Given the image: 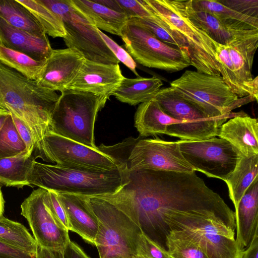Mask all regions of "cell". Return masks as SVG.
Masks as SVG:
<instances>
[{"instance_id": "obj_1", "label": "cell", "mask_w": 258, "mask_h": 258, "mask_svg": "<svg viewBox=\"0 0 258 258\" xmlns=\"http://www.w3.org/2000/svg\"><path fill=\"white\" fill-rule=\"evenodd\" d=\"M123 170L124 184L115 192L97 197L123 212L165 250L167 223L176 215L210 218L235 230V212L195 172Z\"/></svg>"}, {"instance_id": "obj_2", "label": "cell", "mask_w": 258, "mask_h": 258, "mask_svg": "<svg viewBox=\"0 0 258 258\" xmlns=\"http://www.w3.org/2000/svg\"><path fill=\"white\" fill-rule=\"evenodd\" d=\"M59 97L55 91L0 63V108L25 122L36 144L50 132L51 115Z\"/></svg>"}, {"instance_id": "obj_3", "label": "cell", "mask_w": 258, "mask_h": 258, "mask_svg": "<svg viewBox=\"0 0 258 258\" xmlns=\"http://www.w3.org/2000/svg\"><path fill=\"white\" fill-rule=\"evenodd\" d=\"M33 184L56 193L87 197L113 194L125 183L124 170L85 171L34 161L28 176Z\"/></svg>"}, {"instance_id": "obj_4", "label": "cell", "mask_w": 258, "mask_h": 258, "mask_svg": "<svg viewBox=\"0 0 258 258\" xmlns=\"http://www.w3.org/2000/svg\"><path fill=\"white\" fill-rule=\"evenodd\" d=\"M99 150L111 158L120 168L127 171L139 169L196 172L182 155L177 141L158 137H130L112 146L101 144Z\"/></svg>"}, {"instance_id": "obj_5", "label": "cell", "mask_w": 258, "mask_h": 258, "mask_svg": "<svg viewBox=\"0 0 258 258\" xmlns=\"http://www.w3.org/2000/svg\"><path fill=\"white\" fill-rule=\"evenodd\" d=\"M143 4L169 29L186 41L191 65L197 71L221 75L214 41L187 17L184 0H141Z\"/></svg>"}, {"instance_id": "obj_6", "label": "cell", "mask_w": 258, "mask_h": 258, "mask_svg": "<svg viewBox=\"0 0 258 258\" xmlns=\"http://www.w3.org/2000/svg\"><path fill=\"white\" fill-rule=\"evenodd\" d=\"M182 98L210 118H218L255 100L238 98L221 75L186 70L170 83Z\"/></svg>"}, {"instance_id": "obj_7", "label": "cell", "mask_w": 258, "mask_h": 258, "mask_svg": "<svg viewBox=\"0 0 258 258\" xmlns=\"http://www.w3.org/2000/svg\"><path fill=\"white\" fill-rule=\"evenodd\" d=\"M97 218L99 228L95 241L100 258H136L142 232L123 212L96 197H87Z\"/></svg>"}, {"instance_id": "obj_8", "label": "cell", "mask_w": 258, "mask_h": 258, "mask_svg": "<svg viewBox=\"0 0 258 258\" xmlns=\"http://www.w3.org/2000/svg\"><path fill=\"white\" fill-rule=\"evenodd\" d=\"M105 104L92 93L65 90L61 92L52 112L50 132L97 149L94 125L98 112Z\"/></svg>"}, {"instance_id": "obj_9", "label": "cell", "mask_w": 258, "mask_h": 258, "mask_svg": "<svg viewBox=\"0 0 258 258\" xmlns=\"http://www.w3.org/2000/svg\"><path fill=\"white\" fill-rule=\"evenodd\" d=\"M216 59L221 66V76L238 98L252 96L258 99V77L251 71L258 46V29L237 31L227 45L214 41Z\"/></svg>"}, {"instance_id": "obj_10", "label": "cell", "mask_w": 258, "mask_h": 258, "mask_svg": "<svg viewBox=\"0 0 258 258\" xmlns=\"http://www.w3.org/2000/svg\"><path fill=\"white\" fill-rule=\"evenodd\" d=\"M62 22L66 46L85 60L117 64L119 61L106 45L94 26L72 4L71 0H39Z\"/></svg>"}, {"instance_id": "obj_11", "label": "cell", "mask_w": 258, "mask_h": 258, "mask_svg": "<svg viewBox=\"0 0 258 258\" xmlns=\"http://www.w3.org/2000/svg\"><path fill=\"white\" fill-rule=\"evenodd\" d=\"M154 99L165 113L183 122L169 125L165 135L183 140L201 141L218 136L221 126L228 119L244 113L232 112L218 118H208L171 86L161 89Z\"/></svg>"}, {"instance_id": "obj_12", "label": "cell", "mask_w": 258, "mask_h": 258, "mask_svg": "<svg viewBox=\"0 0 258 258\" xmlns=\"http://www.w3.org/2000/svg\"><path fill=\"white\" fill-rule=\"evenodd\" d=\"M120 37L133 59L143 66L174 73L191 65L187 49L162 42L133 19H128Z\"/></svg>"}, {"instance_id": "obj_13", "label": "cell", "mask_w": 258, "mask_h": 258, "mask_svg": "<svg viewBox=\"0 0 258 258\" xmlns=\"http://www.w3.org/2000/svg\"><path fill=\"white\" fill-rule=\"evenodd\" d=\"M167 231L168 234L198 244L208 258H240L243 251L236 241L235 231L211 219L180 215L170 221Z\"/></svg>"}, {"instance_id": "obj_14", "label": "cell", "mask_w": 258, "mask_h": 258, "mask_svg": "<svg viewBox=\"0 0 258 258\" xmlns=\"http://www.w3.org/2000/svg\"><path fill=\"white\" fill-rule=\"evenodd\" d=\"M35 149L38 157L64 168L94 171L119 168L111 158L98 148L88 147L51 132L36 144Z\"/></svg>"}, {"instance_id": "obj_15", "label": "cell", "mask_w": 258, "mask_h": 258, "mask_svg": "<svg viewBox=\"0 0 258 258\" xmlns=\"http://www.w3.org/2000/svg\"><path fill=\"white\" fill-rule=\"evenodd\" d=\"M177 142L182 155L195 171L224 181L241 157L234 147L220 138L201 141L180 140Z\"/></svg>"}, {"instance_id": "obj_16", "label": "cell", "mask_w": 258, "mask_h": 258, "mask_svg": "<svg viewBox=\"0 0 258 258\" xmlns=\"http://www.w3.org/2000/svg\"><path fill=\"white\" fill-rule=\"evenodd\" d=\"M45 189L34 190L22 203L21 215L27 220L38 246L63 251L71 240L69 230L56 222L45 206Z\"/></svg>"}, {"instance_id": "obj_17", "label": "cell", "mask_w": 258, "mask_h": 258, "mask_svg": "<svg viewBox=\"0 0 258 258\" xmlns=\"http://www.w3.org/2000/svg\"><path fill=\"white\" fill-rule=\"evenodd\" d=\"M124 78L118 64H106L85 59L66 90L92 93L105 104Z\"/></svg>"}, {"instance_id": "obj_18", "label": "cell", "mask_w": 258, "mask_h": 258, "mask_svg": "<svg viewBox=\"0 0 258 258\" xmlns=\"http://www.w3.org/2000/svg\"><path fill=\"white\" fill-rule=\"evenodd\" d=\"M84 60L68 48L53 49L36 81L44 88L62 92L76 77Z\"/></svg>"}, {"instance_id": "obj_19", "label": "cell", "mask_w": 258, "mask_h": 258, "mask_svg": "<svg viewBox=\"0 0 258 258\" xmlns=\"http://www.w3.org/2000/svg\"><path fill=\"white\" fill-rule=\"evenodd\" d=\"M56 194L67 214L69 230L77 233L86 242L95 245L99 223L86 196Z\"/></svg>"}, {"instance_id": "obj_20", "label": "cell", "mask_w": 258, "mask_h": 258, "mask_svg": "<svg viewBox=\"0 0 258 258\" xmlns=\"http://www.w3.org/2000/svg\"><path fill=\"white\" fill-rule=\"evenodd\" d=\"M218 136L229 142L242 156L258 155L257 120L245 113L224 122Z\"/></svg>"}, {"instance_id": "obj_21", "label": "cell", "mask_w": 258, "mask_h": 258, "mask_svg": "<svg viewBox=\"0 0 258 258\" xmlns=\"http://www.w3.org/2000/svg\"><path fill=\"white\" fill-rule=\"evenodd\" d=\"M0 43L38 61H45L52 48L47 36L38 37L16 28L0 17Z\"/></svg>"}, {"instance_id": "obj_22", "label": "cell", "mask_w": 258, "mask_h": 258, "mask_svg": "<svg viewBox=\"0 0 258 258\" xmlns=\"http://www.w3.org/2000/svg\"><path fill=\"white\" fill-rule=\"evenodd\" d=\"M235 209V240L243 250L258 230V178L248 187Z\"/></svg>"}, {"instance_id": "obj_23", "label": "cell", "mask_w": 258, "mask_h": 258, "mask_svg": "<svg viewBox=\"0 0 258 258\" xmlns=\"http://www.w3.org/2000/svg\"><path fill=\"white\" fill-rule=\"evenodd\" d=\"M72 4L99 30L120 36L128 20L124 14L99 3L98 0H71Z\"/></svg>"}, {"instance_id": "obj_24", "label": "cell", "mask_w": 258, "mask_h": 258, "mask_svg": "<svg viewBox=\"0 0 258 258\" xmlns=\"http://www.w3.org/2000/svg\"><path fill=\"white\" fill-rule=\"evenodd\" d=\"M183 122L165 113L154 99L142 103L135 115V126L141 137L165 134L171 124Z\"/></svg>"}, {"instance_id": "obj_25", "label": "cell", "mask_w": 258, "mask_h": 258, "mask_svg": "<svg viewBox=\"0 0 258 258\" xmlns=\"http://www.w3.org/2000/svg\"><path fill=\"white\" fill-rule=\"evenodd\" d=\"M162 85L161 80L156 77H124L112 95L121 102L136 105L153 99Z\"/></svg>"}, {"instance_id": "obj_26", "label": "cell", "mask_w": 258, "mask_h": 258, "mask_svg": "<svg viewBox=\"0 0 258 258\" xmlns=\"http://www.w3.org/2000/svg\"><path fill=\"white\" fill-rule=\"evenodd\" d=\"M191 7L216 17L231 30L258 29V18L246 16L225 6L218 1L190 0Z\"/></svg>"}, {"instance_id": "obj_27", "label": "cell", "mask_w": 258, "mask_h": 258, "mask_svg": "<svg viewBox=\"0 0 258 258\" xmlns=\"http://www.w3.org/2000/svg\"><path fill=\"white\" fill-rule=\"evenodd\" d=\"M257 164L258 155L241 156L234 170L225 180L235 209L248 187L258 178Z\"/></svg>"}, {"instance_id": "obj_28", "label": "cell", "mask_w": 258, "mask_h": 258, "mask_svg": "<svg viewBox=\"0 0 258 258\" xmlns=\"http://www.w3.org/2000/svg\"><path fill=\"white\" fill-rule=\"evenodd\" d=\"M33 152L26 149L15 156L0 159V183L18 188L30 185L28 176L35 160Z\"/></svg>"}, {"instance_id": "obj_29", "label": "cell", "mask_w": 258, "mask_h": 258, "mask_svg": "<svg viewBox=\"0 0 258 258\" xmlns=\"http://www.w3.org/2000/svg\"><path fill=\"white\" fill-rule=\"evenodd\" d=\"M184 4L185 13L189 19L218 43L227 45L238 31L229 30L213 15L194 9L190 0H184Z\"/></svg>"}, {"instance_id": "obj_30", "label": "cell", "mask_w": 258, "mask_h": 258, "mask_svg": "<svg viewBox=\"0 0 258 258\" xmlns=\"http://www.w3.org/2000/svg\"><path fill=\"white\" fill-rule=\"evenodd\" d=\"M0 17L11 25L38 37H45L32 13L18 0H0Z\"/></svg>"}, {"instance_id": "obj_31", "label": "cell", "mask_w": 258, "mask_h": 258, "mask_svg": "<svg viewBox=\"0 0 258 258\" xmlns=\"http://www.w3.org/2000/svg\"><path fill=\"white\" fill-rule=\"evenodd\" d=\"M0 240L36 255L38 245L28 229L21 223L4 216L0 218Z\"/></svg>"}, {"instance_id": "obj_32", "label": "cell", "mask_w": 258, "mask_h": 258, "mask_svg": "<svg viewBox=\"0 0 258 258\" xmlns=\"http://www.w3.org/2000/svg\"><path fill=\"white\" fill-rule=\"evenodd\" d=\"M45 61L36 60L24 53L7 48L0 43V63L29 79L37 80Z\"/></svg>"}, {"instance_id": "obj_33", "label": "cell", "mask_w": 258, "mask_h": 258, "mask_svg": "<svg viewBox=\"0 0 258 258\" xmlns=\"http://www.w3.org/2000/svg\"><path fill=\"white\" fill-rule=\"evenodd\" d=\"M34 16L46 35L64 38V28L60 18L39 0H18Z\"/></svg>"}, {"instance_id": "obj_34", "label": "cell", "mask_w": 258, "mask_h": 258, "mask_svg": "<svg viewBox=\"0 0 258 258\" xmlns=\"http://www.w3.org/2000/svg\"><path fill=\"white\" fill-rule=\"evenodd\" d=\"M26 149L10 113L0 130V159L15 156Z\"/></svg>"}, {"instance_id": "obj_35", "label": "cell", "mask_w": 258, "mask_h": 258, "mask_svg": "<svg viewBox=\"0 0 258 258\" xmlns=\"http://www.w3.org/2000/svg\"><path fill=\"white\" fill-rule=\"evenodd\" d=\"M98 2L118 12L124 14L130 19H149L160 26V19L147 8L141 0H99Z\"/></svg>"}, {"instance_id": "obj_36", "label": "cell", "mask_w": 258, "mask_h": 258, "mask_svg": "<svg viewBox=\"0 0 258 258\" xmlns=\"http://www.w3.org/2000/svg\"><path fill=\"white\" fill-rule=\"evenodd\" d=\"M166 246L169 258H208L198 244L171 234L166 236Z\"/></svg>"}, {"instance_id": "obj_37", "label": "cell", "mask_w": 258, "mask_h": 258, "mask_svg": "<svg viewBox=\"0 0 258 258\" xmlns=\"http://www.w3.org/2000/svg\"><path fill=\"white\" fill-rule=\"evenodd\" d=\"M132 19L150 32L158 40L169 45L187 50V44L185 40L176 32L165 29L149 19Z\"/></svg>"}, {"instance_id": "obj_38", "label": "cell", "mask_w": 258, "mask_h": 258, "mask_svg": "<svg viewBox=\"0 0 258 258\" xmlns=\"http://www.w3.org/2000/svg\"><path fill=\"white\" fill-rule=\"evenodd\" d=\"M43 201L56 222L62 228L69 230L67 214L58 198L57 194L45 189L43 195Z\"/></svg>"}, {"instance_id": "obj_39", "label": "cell", "mask_w": 258, "mask_h": 258, "mask_svg": "<svg viewBox=\"0 0 258 258\" xmlns=\"http://www.w3.org/2000/svg\"><path fill=\"white\" fill-rule=\"evenodd\" d=\"M98 33L108 47L117 59L128 68L137 77L140 76L136 71L137 64L130 54L112 39L98 29Z\"/></svg>"}, {"instance_id": "obj_40", "label": "cell", "mask_w": 258, "mask_h": 258, "mask_svg": "<svg viewBox=\"0 0 258 258\" xmlns=\"http://www.w3.org/2000/svg\"><path fill=\"white\" fill-rule=\"evenodd\" d=\"M218 2L239 13L258 18V0H219Z\"/></svg>"}, {"instance_id": "obj_41", "label": "cell", "mask_w": 258, "mask_h": 258, "mask_svg": "<svg viewBox=\"0 0 258 258\" xmlns=\"http://www.w3.org/2000/svg\"><path fill=\"white\" fill-rule=\"evenodd\" d=\"M139 254L148 258H169L167 251L143 234L140 243Z\"/></svg>"}, {"instance_id": "obj_42", "label": "cell", "mask_w": 258, "mask_h": 258, "mask_svg": "<svg viewBox=\"0 0 258 258\" xmlns=\"http://www.w3.org/2000/svg\"><path fill=\"white\" fill-rule=\"evenodd\" d=\"M10 113L16 128L25 144L27 149L34 150L35 149L36 142L31 129L25 122L13 113Z\"/></svg>"}, {"instance_id": "obj_43", "label": "cell", "mask_w": 258, "mask_h": 258, "mask_svg": "<svg viewBox=\"0 0 258 258\" xmlns=\"http://www.w3.org/2000/svg\"><path fill=\"white\" fill-rule=\"evenodd\" d=\"M0 258H36L32 255L0 240Z\"/></svg>"}, {"instance_id": "obj_44", "label": "cell", "mask_w": 258, "mask_h": 258, "mask_svg": "<svg viewBox=\"0 0 258 258\" xmlns=\"http://www.w3.org/2000/svg\"><path fill=\"white\" fill-rule=\"evenodd\" d=\"M64 258H91L75 242L70 240L63 250Z\"/></svg>"}, {"instance_id": "obj_45", "label": "cell", "mask_w": 258, "mask_h": 258, "mask_svg": "<svg viewBox=\"0 0 258 258\" xmlns=\"http://www.w3.org/2000/svg\"><path fill=\"white\" fill-rule=\"evenodd\" d=\"M240 258H258V230L255 232L249 245L242 251Z\"/></svg>"}, {"instance_id": "obj_46", "label": "cell", "mask_w": 258, "mask_h": 258, "mask_svg": "<svg viewBox=\"0 0 258 258\" xmlns=\"http://www.w3.org/2000/svg\"><path fill=\"white\" fill-rule=\"evenodd\" d=\"M36 258H64L63 251L48 249L40 246L37 247Z\"/></svg>"}, {"instance_id": "obj_47", "label": "cell", "mask_w": 258, "mask_h": 258, "mask_svg": "<svg viewBox=\"0 0 258 258\" xmlns=\"http://www.w3.org/2000/svg\"><path fill=\"white\" fill-rule=\"evenodd\" d=\"M10 114L8 110L0 108V130Z\"/></svg>"}, {"instance_id": "obj_48", "label": "cell", "mask_w": 258, "mask_h": 258, "mask_svg": "<svg viewBox=\"0 0 258 258\" xmlns=\"http://www.w3.org/2000/svg\"><path fill=\"white\" fill-rule=\"evenodd\" d=\"M5 207V200L0 186V218L3 216Z\"/></svg>"}, {"instance_id": "obj_49", "label": "cell", "mask_w": 258, "mask_h": 258, "mask_svg": "<svg viewBox=\"0 0 258 258\" xmlns=\"http://www.w3.org/2000/svg\"><path fill=\"white\" fill-rule=\"evenodd\" d=\"M136 258H148V257L143 256L142 255L139 254L137 256Z\"/></svg>"}, {"instance_id": "obj_50", "label": "cell", "mask_w": 258, "mask_h": 258, "mask_svg": "<svg viewBox=\"0 0 258 258\" xmlns=\"http://www.w3.org/2000/svg\"><path fill=\"white\" fill-rule=\"evenodd\" d=\"M118 258H124V257H118Z\"/></svg>"}, {"instance_id": "obj_51", "label": "cell", "mask_w": 258, "mask_h": 258, "mask_svg": "<svg viewBox=\"0 0 258 258\" xmlns=\"http://www.w3.org/2000/svg\"></svg>"}]
</instances>
